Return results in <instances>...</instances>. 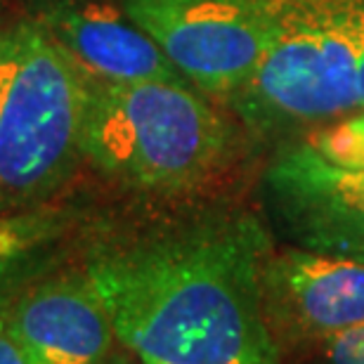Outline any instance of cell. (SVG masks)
Listing matches in <instances>:
<instances>
[{
    "mask_svg": "<svg viewBox=\"0 0 364 364\" xmlns=\"http://www.w3.org/2000/svg\"><path fill=\"white\" fill-rule=\"evenodd\" d=\"M263 305L272 333L315 343L364 322V263L305 249L267 256Z\"/></svg>",
    "mask_w": 364,
    "mask_h": 364,
    "instance_id": "8",
    "label": "cell"
},
{
    "mask_svg": "<svg viewBox=\"0 0 364 364\" xmlns=\"http://www.w3.org/2000/svg\"><path fill=\"white\" fill-rule=\"evenodd\" d=\"M265 26L256 74L230 97L249 128L312 126L358 109L364 0H246Z\"/></svg>",
    "mask_w": 364,
    "mask_h": 364,
    "instance_id": "4",
    "label": "cell"
},
{
    "mask_svg": "<svg viewBox=\"0 0 364 364\" xmlns=\"http://www.w3.org/2000/svg\"><path fill=\"white\" fill-rule=\"evenodd\" d=\"M326 364H364V322L315 341Z\"/></svg>",
    "mask_w": 364,
    "mask_h": 364,
    "instance_id": "12",
    "label": "cell"
},
{
    "mask_svg": "<svg viewBox=\"0 0 364 364\" xmlns=\"http://www.w3.org/2000/svg\"><path fill=\"white\" fill-rule=\"evenodd\" d=\"M267 256L260 225L228 215L97 246L83 270L116 338L144 364H274Z\"/></svg>",
    "mask_w": 364,
    "mask_h": 364,
    "instance_id": "1",
    "label": "cell"
},
{
    "mask_svg": "<svg viewBox=\"0 0 364 364\" xmlns=\"http://www.w3.org/2000/svg\"><path fill=\"white\" fill-rule=\"evenodd\" d=\"M85 74L38 19L0 33V215L46 206L74 176Z\"/></svg>",
    "mask_w": 364,
    "mask_h": 364,
    "instance_id": "3",
    "label": "cell"
},
{
    "mask_svg": "<svg viewBox=\"0 0 364 364\" xmlns=\"http://www.w3.org/2000/svg\"><path fill=\"white\" fill-rule=\"evenodd\" d=\"M36 19L92 78L189 83L123 7L105 0H50Z\"/></svg>",
    "mask_w": 364,
    "mask_h": 364,
    "instance_id": "9",
    "label": "cell"
},
{
    "mask_svg": "<svg viewBox=\"0 0 364 364\" xmlns=\"http://www.w3.org/2000/svg\"><path fill=\"white\" fill-rule=\"evenodd\" d=\"M0 310L31 364H102L119 341L83 267L0 289Z\"/></svg>",
    "mask_w": 364,
    "mask_h": 364,
    "instance_id": "7",
    "label": "cell"
},
{
    "mask_svg": "<svg viewBox=\"0 0 364 364\" xmlns=\"http://www.w3.org/2000/svg\"><path fill=\"white\" fill-rule=\"evenodd\" d=\"M126 14L196 90L232 97L265 55L267 36L246 0H123Z\"/></svg>",
    "mask_w": 364,
    "mask_h": 364,
    "instance_id": "5",
    "label": "cell"
},
{
    "mask_svg": "<svg viewBox=\"0 0 364 364\" xmlns=\"http://www.w3.org/2000/svg\"><path fill=\"white\" fill-rule=\"evenodd\" d=\"M305 142L331 164L364 168V114L319 128Z\"/></svg>",
    "mask_w": 364,
    "mask_h": 364,
    "instance_id": "11",
    "label": "cell"
},
{
    "mask_svg": "<svg viewBox=\"0 0 364 364\" xmlns=\"http://www.w3.org/2000/svg\"><path fill=\"white\" fill-rule=\"evenodd\" d=\"M0 364H31L26 353L21 350V346L14 341L10 329H7L3 310H0Z\"/></svg>",
    "mask_w": 364,
    "mask_h": 364,
    "instance_id": "13",
    "label": "cell"
},
{
    "mask_svg": "<svg viewBox=\"0 0 364 364\" xmlns=\"http://www.w3.org/2000/svg\"><path fill=\"white\" fill-rule=\"evenodd\" d=\"M67 225V215L46 206L0 215V274L12 263L57 239Z\"/></svg>",
    "mask_w": 364,
    "mask_h": 364,
    "instance_id": "10",
    "label": "cell"
},
{
    "mask_svg": "<svg viewBox=\"0 0 364 364\" xmlns=\"http://www.w3.org/2000/svg\"><path fill=\"white\" fill-rule=\"evenodd\" d=\"M265 185L298 249L364 263V168L331 164L305 142L274 159Z\"/></svg>",
    "mask_w": 364,
    "mask_h": 364,
    "instance_id": "6",
    "label": "cell"
},
{
    "mask_svg": "<svg viewBox=\"0 0 364 364\" xmlns=\"http://www.w3.org/2000/svg\"><path fill=\"white\" fill-rule=\"evenodd\" d=\"M81 151L116 182L180 194L223 168L232 128L189 83H112L85 74Z\"/></svg>",
    "mask_w": 364,
    "mask_h": 364,
    "instance_id": "2",
    "label": "cell"
},
{
    "mask_svg": "<svg viewBox=\"0 0 364 364\" xmlns=\"http://www.w3.org/2000/svg\"><path fill=\"white\" fill-rule=\"evenodd\" d=\"M358 109H364V55L358 69Z\"/></svg>",
    "mask_w": 364,
    "mask_h": 364,
    "instance_id": "14",
    "label": "cell"
}]
</instances>
